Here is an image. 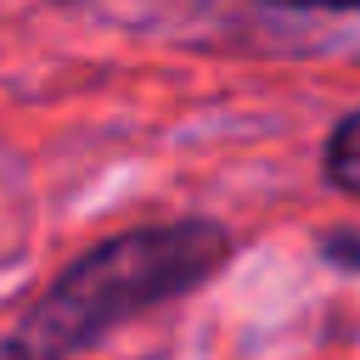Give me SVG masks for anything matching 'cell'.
<instances>
[{
	"label": "cell",
	"mask_w": 360,
	"mask_h": 360,
	"mask_svg": "<svg viewBox=\"0 0 360 360\" xmlns=\"http://www.w3.org/2000/svg\"><path fill=\"white\" fill-rule=\"evenodd\" d=\"M326 174H332L343 191L360 197V112H354L349 124H338V135H332V146H326Z\"/></svg>",
	"instance_id": "obj_2"
},
{
	"label": "cell",
	"mask_w": 360,
	"mask_h": 360,
	"mask_svg": "<svg viewBox=\"0 0 360 360\" xmlns=\"http://www.w3.org/2000/svg\"><path fill=\"white\" fill-rule=\"evenodd\" d=\"M225 248L231 242L214 225H146V231L101 242L73 270H62V281L28 309V321L11 338V354L17 360H68L107 326L129 321L135 309L197 287L225 259Z\"/></svg>",
	"instance_id": "obj_1"
}]
</instances>
